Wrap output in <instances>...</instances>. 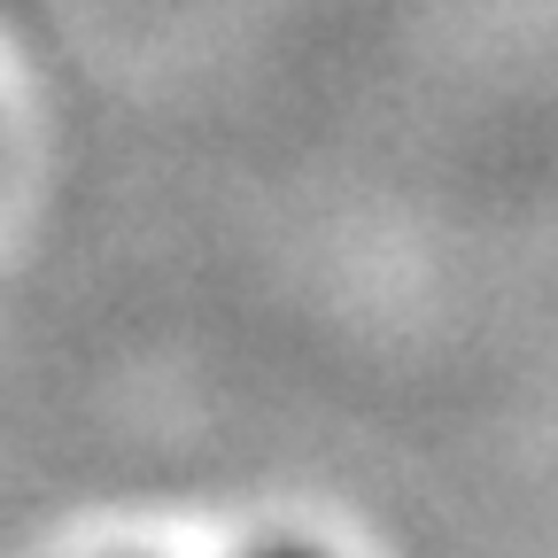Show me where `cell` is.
I'll return each mask as SVG.
<instances>
[{"mask_svg": "<svg viewBox=\"0 0 558 558\" xmlns=\"http://www.w3.org/2000/svg\"><path fill=\"white\" fill-rule=\"evenodd\" d=\"M248 558H326V550H311V543H271V550H248Z\"/></svg>", "mask_w": 558, "mask_h": 558, "instance_id": "6da1fadb", "label": "cell"}]
</instances>
